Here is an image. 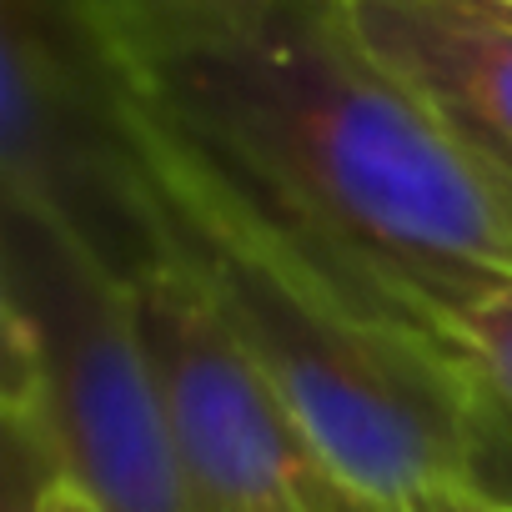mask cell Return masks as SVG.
<instances>
[{"instance_id":"cell-1","label":"cell","mask_w":512,"mask_h":512,"mask_svg":"<svg viewBox=\"0 0 512 512\" xmlns=\"http://www.w3.org/2000/svg\"><path fill=\"white\" fill-rule=\"evenodd\" d=\"M146 121L367 312L442 347L512 287V176L352 36L342 0H262L121 41Z\"/></svg>"},{"instance_id":"cell-2","label":"cell","mask_w":512,"mask_h":512,"mask_svg":"<svg viewBox=\"0 0 512 512\" xmlns=\"http://www.w3.org/2000/svg\"><path fill=\"white\" fill-rule=\"evenodd\" d=\"M136 121L151 241L191 272L312 447L387 512H412L462 482L472 377L427 337L367 312L201 176L146 121L141 96Z\"/></svg>"},{"instance_id":"cell-3","label":"cell","mask_w":512,"mask_h":512,"mask_svg":"<svg viewBox=\"0 0 512 512\" xmlns=\"http://www.w3.org/2000/svg\"><path fill=\"white\" fill-rule=\"evenodd\" d=\"M36 392L101 512H216L166 417L131 287L66 226L6 206V382Z\"/></svg>"},{"instance_id":"cell-4","label":"cell","mask_w":512,"mask_h":512,"mask_svg":"<svg viewBox=\"0 0 512 512\" xmlns=\"http://www.w3.org/2000/svg\"><path fill=\"white\" fill-rule=\"evenodd\" d=\"M0 191L121 282L156 246L136 86L91 0H0Z\"/></svg>"},{"instance_id":"cell-5","label":"cell","mask_w":512,"mask_h":512,"mask_svg":"<svg viewBox=\"0 0 512 512\" xmlns=\"http://www.w3.org/2000/svg\"><path fill=\"white\" fill-rule=\"evenodd\" d=\"M126 287L186 467L216 512H387L312 447L171 251L151 246Z\"/></svg>"},{"instance_id":"cell-6","label":"cell","mask_w":512,"mask_h":512,"mask_svg":"<svg viewBox=\"0 0 512 512\" xmlns=\"http://www.w3.org/2000/svg\"><path fill=\"white\" fill-rule=\"evenodd\" d=\"M362 51L472 156L512 176V11L497 0H342Z\"/></svg>"},{"instance_id":"cell-7","label":"cell","mask_w":512,"mask_h":512,"mask_svg":"<svg viewBox=\"0 0 512 512\" xmlns=\"http://www.w3.org/2000/svg\"><path fill=\"white\" fill-rule=\"evenodd\" d=\"M6 412V457H0V512H46V492L66 477L61 442L36 392H0Z\"/></svg>"},{"instance_id":"cell-8","label":"cell","mask_w":512,"mask_h":512,"mask_svg":"<svg viewBox=\"0 0 512 512\" xmlns=\"http://www.w3.org/2000/svg\"><path fill=\"white\" fill-rule=\"evenodd\" d=\"M442 352L502 407H512V287H492L477 302H467L447 332Z\"/></svg>"},{"instance_id":"cell-9","label":"cell","mask_w":512,"mask_h":512,"mask_svg":"<svg viewBox=\"0 0 512 512\" xmlns=\"http://www.w3.org/2000/svg\"><path fill=\"white\" fill-rule=\"evenodd\" d=\"M462 487L512 502V407L472 382L467 412V452H462Z\"/></svg>"},{"instance_id":"cell-10","label":"cell","mask_w":512,"mask_h":512,"mask_svg":"<svg viewBox=\"0 0 512 512\" xmlns=\"http://www.w3.org/2000/svg\"><path fill=\"white\" fill-rule=\"evenodd\" d=\"M241 6H262V0H91V11L121 41L171 31V26H186V21H206V16H226V11H241Z\"/></svg>"},{"instance_id":"cell-11","label":"cell","mask_w":512,"mask_h":512,"mask_svg":"<svg viewBox=\"0 0 512 512\" xmlns=\"http://www.w3.org/2000/svg\"><path fill=\"white\" fill-rule=\"evenodd\" d=\"M412 512H512V502H497V497H482V492H472L462 482H447L427 502H417Z\"/></svg>"},{"instance_id":"cell-12","label":"cell","mask_w":512,"mask_h":512,"mask_svg":"<svg viewBox=\"0 0 512 512\" xmlns=\"http://www.w3.org/2000/svg\"><path fill=\"white\" fill-rule=\"evenodd\" d=\"M46 512H101V507H96V497L66 472V477L51 482V492H46Z\"/></svg>"},{"instance_id":"cell-13","label":"cell","mask_w":512,"mask_h":512,"mask_svg":"<svg viewBox=\"0 0 512 512\" xmlns=\"http://www.w3.org/2000/svg\"><path fill=\"white\" fill-rule=\"evenodd\" d=\"M497 6H507V11H512V0H497Z\"/></svg>"}]
</instances>
